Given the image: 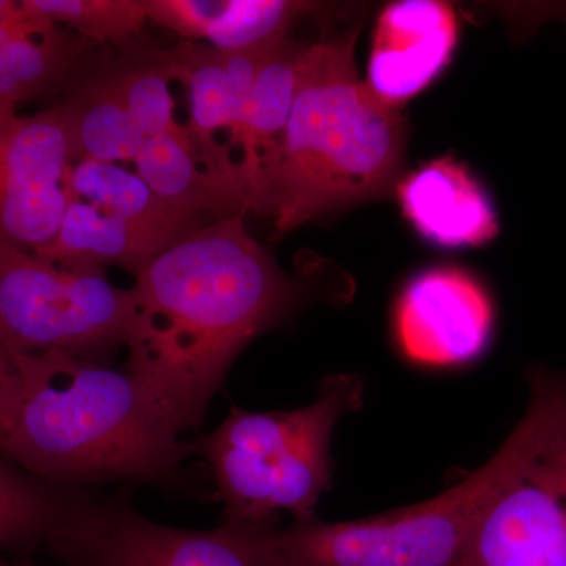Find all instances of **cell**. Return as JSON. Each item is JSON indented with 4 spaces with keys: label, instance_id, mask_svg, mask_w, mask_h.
<instances>
[{
    "label": "cell",
    "instance_id": "1",
    "mask_svg": "<svg viewBox=\"0 0 566 566\" xmlns=\"http://www.w3.org/2000/svg\"><path fill=\"white\" fill-rule=\"evenodd\" d=\"M241 211L164 249L134 275L126 370L182 431L202 422L212 395L253 338L308 300L245 229Z\"/></svg>",
    "mask_w": 566,
    "mask_h": 566
},
{
    "label": "cell",
    "instance_id": "2",
    "mask_svg": "<svg viewBox=\"0 0 566 566\" xmlns=\"http://www.w3.org/2000/svg\"><path fill=\"white\" fill-rule=\"evenodd\" d=\"M11 357L20 389L3 460L62 488L180 482L193 442L139 378L62 352Z\"/></svg>",
    "mask_w": 566,
    "mask_h": 566
},
{
    "label": "cell",
    "instance_id": "3",
    "mask_svg": "<svg viewBox=\"0 0 566 566\" xmlns=\"http://www.w3.org/2000/svg\"><path fill=\"white\" fill-rule=\"evenodd\" d=\"M360 22L303 46L296 91L268 178L266 214L275 237L326 212L382 199L403 172V112L359 80L354 48Z\"/></svg>",
    "mask_w": 566,
    "mask_h": 566
},
{
    "label": "cell",
    "instance_id": "4",
    "mask_svg": "<svg viewBox=\"0 0 566 566\" xmlns=\"http://www.w3.org/2000/svg\"><path fill=\"white\" fill-rule=\"evenodd\" d=\"M359 375L324 376L314 403L292 411L253 412L233 405L214 431L193 442L210 465L226 523H281L315 515L333 485L335 427L359 411Z\"/></svg>",
    "mask_w": 566,
    "mask_h": 566
},
{
    "label": "cell",
    "instance_id": "5",
    "mask_svg": "<svg viewBox=\"0 0 566 566\" xmlns=\"http://www.w3.org/2000/svg\"><path fill=\"white\" fill-rule=\"evenodd\" d=\"M517 422L501 449L463 482L420 504L364 520L327 523L312 515L279 526L273 566H458L472 527L520 461Z\"/></svg>",
    "mask_w": 566,
    "mask_h": 566
},
{
    "label": "cell",
    "instance_id": "6",
    "mask_svg": "<svg viewBox=\"0 0 566 566\" xmlns=\"http://www.w3.org/2000/svg\"><path fill=\"white\" fill-rule=\"evenodd\" d=\"M526 381V444L458 566H566V371L535 365Z\"/></svg>",
    "mask_w": 566,
    "mask_h": 566
},
{
    "label": "cell",
    "instance_id": "7",
    "mask_svg": "<svg viewBox=\"0 0 566 566\" xmlns=\"http://www.w3.org/2000/svg\"><path fill=\"white\" fill-rule=\"evenodd\" d=\"M279 526H164L139 515L125 494L70 488L43 546L63 566H273L271 542Z\"/></svg>",
    "mask_w": 566,
    "mask_h": 566
},
{
    "label": "cell",
    "instance_id": "8",
    "mask_svg": "<svg viewBox=\"0 0 566 566\" xmlns=\"http://www.w3.org/2000/svg\"><path fill=\"white\" fill-rule=\"evenodd\" d=\"M132 292L104 271L66 270L0 245V345L10 354L62 352L96 360L125 346Z\"/></svg>",
    "mask_w": 566,
    "mask_h": 566
},
{
    "label": "cell",
    "instance_id": "9",
    "mask_svg": "<svg viewBox=\"0 0 566 566\" xmlns=\"http://www.w3.org/2000/svg\"><path fill=\"white\" fill-rule=\"evenodd\" d=\"M70 164L57 106L0 115V245L35 252L54 240L69 207Z\"/></svg>",
    "mask_w": 566,
    "mask_h": 566
},
{
    "label": "cell",
    "instance_id": "10",
    "mask_svg": "<svg viewBox=\"0 0 566 566\" xmlns=\"http://www.w3.org/2000/svg\"><path fill=\"white\" fill-rule=\"evenodd\" d=\"M394 326L406 359L423 367H458L479 359L490 345L493 303L472 275L434 268L406 283Z\"/></svg>",
    "mask_w": 566,
    "mask_h": 566
},
{
    "label": "cell",
    "instance_id": "11",
    "mask_svg": "<svg viewBox=\"0 0 566 566\" xmlns=\"http://www.w3.org/2000/svg\"><path fill=\"white\" fill-rule=\"evenodd\" d=\"M455 11L436 0L390 3L376 24L367 85L376 98L401 109L441 74L455 50Z\"/></svg>",
    "mask_w": 566,
    "mask_h": 566
},
{
    "label": "cell",
    "instance_id": "12",
    "mask_svg": "<svg viewBox=\"0 0 566 566\" xmlns=\"http://www.w3.org/2000/svg\"><path fill=\"white\" fill-rule=\"evenodd\" d=\"M397 193L405 218L442 248L486 244L499 232L485 189L455 159L424 164L398 182Z\"/></svg>",
    "mask_w": 566,
    "mask_h": 566
},
{
    "label": "cell",
    "instance_id": "13",
    "mask_svg": "<svg viewBox=\"0 0 566 566\" xmlns=\"http://www.w3.org/2000/svg\"><path fill=\"white\" fill-rule=\"evenodd\" d=\"M303 46L290 39L275 44L241 104L237 128L230 136V142L241 150L238 166L249 211L259 214H266L268 178L292 111Z\"/></svg>",
    "mask_w": 566,
    "mask_h": 566
},
{
    "label": "cell",
    "instance_id": "14",
    "mask_svg": "<svg viewBox=\"0 0 566 566\" xmlns=\"http://www.w3.org/2000/svg\"><path fill=\"white\" fill-rule=\"evenodd\" d=\"M174 52L181 66L180 82L189 88L191 122L186 132L200 166L238 208L249 212L240 166L216 140V133L226 129L232 136L243 104L227 76L222 52L196 41H182Z\"/></svg>",
    "mask_w": 566,
    "mask_h": 566
},
{
    "label": "cell",
    "instance_id": "15",
    "mask_svg": "<svg viewBox=\"0 0 566 566\" xmlns=\"http://www.w3.org/2000/svg\"><path fill=\"white\" fill-rule=\"evenodd\" d=\"M167 248L169 244L155 234L69 196L65 218L54 240L32 253L66 270L120 266L136 275Z\"/></svg>",
    "mask_w": 566,
    "mask_h": 566
},
{
    "label": "cell",
    "instance_id": "16",
    "mask_svg": "<svg viewBox=\"0 0 566 566\" xmlns=\"http://www.w3.org/2000/svg\"><path fill=\"white\" fill-rule=\"evenodd\" d=\"M65 186L74 199L95 205L169 245L202 227L207 219V216L174 207L153 191L139 174L114 163L70 164Z\"/></svg>",
    "mask_w": 566,
    "mask_h": 566
},
{
    "label": "cell",
    "instance_id": "17",
    "mask_svg": "<svg viewBox=\"0 0 566 566\" xmlns=\"http://www.w3.org/2000/svg\"><path fill=\"white\" fill-rule=\"evenodd\" d=\"M91 46L69 29L44 20L0 43V109L17 111L21 103L61 92Z\"/></svg>",
    "mask_w": 566,
    "mask_h": 566
},
{
    "label": "cell",
    "instance_id": "18",
    "mask_svg": "<svg viewBox=\"0 0 566 566\" xmlns=\"http://www.w3.org/2000/svg\"><path fill=\"white\" fill-rule=\"evenodd\" d=\"M57 109L69 137L71 164L136 159L142 137L109 74L71 88Z\"/></svg>",
    "mask_w": 566,
    "mask_h": 566
},
{
    "label": "cell",
    "instance_id": "19",
    "mask_svg": "<svg viewBox=\"0 0 566 566\" xmlns=\"http://www.w3.org/2000/svg\"><path fill=\"white\" fill-rule=\"evenodd\" d=\"M66 494L0 457V553L43 545Z\"/></svg>",
    "mask_w": 566,
    "mask_h": 566
},
{
    "label": "cell",
    "instance_id": "20",
    "mask_svg": "<svg viewBox=\"0 0 566 566\" xmlns=\"http://www.w3.org/2000/svg\"><path fill=\"white\" fill-rule=\"evenodd\" d=\"M118 95L132 115L142 139L164 133H182L175 122L170 82L181 80V66L174 50L151 52L139 62L109 73Z\"/></svg>",
    "mask_w": 566,
    "mask_h": 566
},
{
    "label": "cell",
    "instance_id": "21",
    "mask_svg": "<svg viewBox=\"0 0 566 566\" xmlns=\"http://www.w3.org/2000/svg\"><path fill=\"white\" fill-rule=\"evenodd\" d=\"M318 6L292 0H221L205 39L219 51L270 46L289 39L296 21Z\"/></svg>",
    "mask_w": 566,
    "mask_h": 566
},
{
    "label": "cell",
    "instance_id": "22",
    "mask_svg": "<svg viewBox=\"0 0 566 566\" xmlns=\"http://www.w3.org/2000/svg\"><path fill=\"white\" fill-rule=\"evenodd\" d=\"M21 6L92 44L123 46L148 21L144 0H21Z\"/></svg>",
    "mask_w": 566,
    "mask_h": 566
},
{
    "label": "cell",
    "instance_id": "23",
    "mask_svg": "<svg viewBox=\"0 0 566 566\" xmlns=\"http://www.w3.org/2000/svg\"><path fill=\"white\" fill-rule=\"evenodd\" d=\"M144 7L148 21L185 41H199L221 9V0H144Z\"/></svg>",
    "mask_w": 566,
    "mask_h": 566
},
{
    "label": "cell",
    "instance_id": "24",
    "mask_svg": "<svg viewBox=\"0 0 566 566\" xmlns=\"http://www.w3.org/2000/svg\"><path fill=\"white\" fill-rule=\"evenodd\" d=\"M18 389L20 381L17 365L11 354L0 345V444L9 430L11 416L17 406Z\"/></svg>",
    "mask_w": 566,
    "mask_h": 566
},
{
    "label": "cell",
    "instance_id": "25",
    "mask_svg": "<svg viewBox=\"0 0 566 566\" xmlns=\"http://www.w3.org/2000/svg\"><path fill=\"white\" fill-rule=\"evenodd\" d=\"M40 22L39 17H33L24 10L21 0H0V43L22 32L31 31Z\"/></svg>",
    "mask_w": 566,
    "mask_h": 566
},
{
    "label": "cell",
    "instance_id": "26",
    "mask_svg": "<svg viewBox=\"0 0 566 566\" xmlns=\"http://www.w3.org/2000/svg\"><path fill=\"white\" fill-rule=\"evenodd\" d=\"M566 13V3H542V6L515 9L517 31L531 32L545 20H557Z\"/></svg>",
    "mask_w": 566,
    "mask_h": 566
},
{
    "label": "cell",
    "instance_id": "27",
    "mask_svg": "<svg viewBox=\"0 0 566 566\" xmlns=\"http://www.w3.org/2000/svg\"><path fill=\"white\" fill-rule=\"evenodd\" d=\"M0 566H43L33 564L31 560H21V558H10L7 554L0 553Z\"/></svg>",
    "mask_w": 566,
    "mask_h": 566
},
{
    "label": "cell",
    "instance_id": "28",
    "mask_svg": "<svg viewBox=\"0 0 566 566\" xmlns=\"http://www.w3.org/2000/svg\"><path fill=\"white\" fill-rule=\"evenodd\" d=\"M13 112H17V111L0 109V115H3V114H13Z\"/></svg>",
    "mask_w": 566,
    "mask_h": 566
},
{
    "label": "cell",
    "instance_id": "29",
    "mask_svg": "<svg viewBox=\"0 0 566 566\" xmlns=\"http://www.w3.org/2000/svg\"><path fill=\"white\" fill-rule=\"evenodd\" d=\"M557 20H566V13L565 14H560V17L557 18Z\"/></svg>",
    "mask_w": 566,
    "mask_h": 566
}]
</instances>
